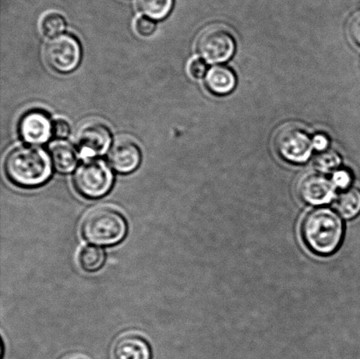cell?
Returning a JSON list of instances; mask_svg holds the SVG:
<instances>
[{"label": "cell", "mask_w": 360, "mask_h": 359, "mask_svg": "<svg viewBox=\"0 0 360 359\" xmlns=\"http://www.w3.org/2000/svg\"><path fill=\"white\" fill-rule=\"evenodd\" d=\"M70 133V126L65 119H58L53 123V136L58 137V139L66 138L69 136Z\"/></svg>", "instance_id": "603a6c76"}, {"label": "cell", "mask_w": 360, "mask_h": 359, "mask_svg": "<svg viewBox=\"0 0 360 359\" xmlns=\"http://www.w3.org/2000/svg\"><path fill=\"white\" fill-rule=\"evenodd\" d=\"M105 261V253L101 248L86 245L81 249L79 254V263L84 272H97L104 266Z\"/></svg>", "instance_id": "2e32d148"}, {"label": "cell", "mask_w": 360, "mask_h": 359, "mask_svg": "<svg viewBox=\"0 0 360 359\" xmlns=\"http://www.w3.org/2000/svg\"><path fill=\"white\" fill-rule=\"evenodd\" d=\"M275 151L282 159L292 164L305 163L311 155L313 140L302 126L288 123L280 126L274 136Z\"/></svg>", "instance_id": "277c9868"}, {"label": "cell", "mask_w": 360, "mask_h": 359, "mask_svg": "<svg viewBox=\"0 0 360 359\" xmlns=\"http://www.w3.org/2000/svg\"><path fill=\"white\" fill-rule=\"evenodd\" d=\"M335 207L345 219H354L360 214V191L357 188L345 189L338 195Z\"/></svg>", "instance_id": "9a60e30c"}, {"label": "cell", "mask_w": 360, "mask_h": 359, "mask_svg": "<svg viewBox=\"0 0 360 359\" xmlns=\"http://www.w3.org/2000/svg\"><path fill=\"white\" fill-rule=\"evenodd\" d=\"M142 153L134 141L121 138L115 141L108 154L111 167L120 174H130L139 168Z\"/></svg>", "instance_id": "8fae6325"}, {"label": "cell", "mask_w": 360, "mask_h": 359, "mask_svg": "<svg viewBox=\"0 0 360 359\" xmlns=\"http://www.w3.org/2000/svg\"><path fill=\"white\" fill-rule=\"evenodd\" d=\"M135 30L141 37H151L157 30V25L154 20L149 17H139L136 20Z\"/></svg>", "instance_id": "ffe728a7"}, {"label": "cell", "mask_w": 360, "mask_h": 359, "mask_svg": "<svg viewBox=\"0 0 360 359\" xmlns=\"http://www.w3.org/2000/svg\"><path fill=\"white\" fill-rule=\"evenodd\" d=\"M189 73L193 79H202L207 73L206 63L200 58H194L189 63Z\"/></svg>", "instance_id": "44dd1931"}, {"label": "cell", "mask_w": 360, "mask_h": 359, "mask_svg": "<svg viewBox=\"0 0 360 359\" xmlns=\"http://www.w3.org/2000/svg\"><path fill=\"white\" fill-rule=\"evenodd\" d=\"M333 182L335 186H338V188L347 189L352 182L350 172L344 170L335 172Z\"/></svg>", "instance_id": "cb8c5ba5"}, {"label": "cell", "mask_w": 360, "mask_h": 359, "mask_svg": "<svg viewBox=\"0 0 360 359\" xmlns=\"http://www.w3.org/2000/svg\"><path fill=\"white\" fill-rule=\"evenodd\" d=\"M315 164L320 170L330 171L341 164V158L333 150H323L316 157Z\"/></svg>", "instance_id": "d6986e66"}, {"label": "cell", "mask_w": 360, "mask_h": 359, "mask_svg": "<svg viewBox=\"0 0 360 359\" xmlns=\"http://www.w3.org/2000/svg\"><path fill=\"white\" fill-rule=\"evenodd\" d=\"M141 11L153 20H162L170 13L174 0H137Z\"/></svg>", "instance_id": "e0dca14e"}, {"label": "cell", "mask_w": 360, "mask_h": 359, "mask_svg": "<svg viewBox=\"0 0 360 359\" xmlns=\"http://www.w3.org/2000/svg\"><path fill=\"white\" fill-rule=\"evenodd\" d=\"M344 224L334 211L326 207L314 209L303 219V242L314 254L328 256L340 249L344 238Z\"/></svg>", "instance_id": "6da1fadb"}, {"label": "cell", "mask_w": 360, "mask_h": 359, "mask_svg": "<svg viewBox=\"0 0 360 359\" xmlns=\"http://www.w3.org/2000/svg\"><path fill=\"white\" fill-rule=\"evenodd\" d=\"M5 171L9 181L20 188H37L51 178V155L35 146H20L7 155Z\"/></svg>", "instance_id": "7a4b0ae2"}, {"label": "cell", "mask_w": 360, "mask_h": 359, "mask_svg": "<svg viewBox=\"0 0 360 359\" xmlns=\"http://www.w3.org/2000/svg\"><path fill=\"white\" fill-rule=\"evenodd\" d=\"M41 33L47 37H56L61 35L66 27L65 19L58 13L45 14L40 23Z\"/></svg>", "instance_id": "ac0fdd59"}, {"label": "cell", "mask_w": 360, "mask_h": 359, "mask_svg": "<svg viewBox=\"0 0 360 359\" xmlns=\"http://www.w3.org/2000/svg\"><path fill=\"white\" fill-rule=\"evenodd\" d=\"M69 359H83V358H69Z\"/></svg>", "instance_id": "484cf974"}, {"label": "cell", "mask_w": 360, "mask_h": 359, "mask_svg": "<svg viewBox=\"0 0 360 359\" xmlns=\"http://www.w3.org/2000/svg\"><path fill=\"white\" fill-rule=\"evenodd\" d=\"M44 56L48 65L56 72H72L80 63L79 41L73 35H58L46 45Z\"/></svg>", "instance_id": "52a82bcc"}, {"label": "cell", "mask_w": 360, "mask_h": 359, "mask_svg": "<svg viewBox=\"0 0 360 359\" xmlns=\"http://www.w3.org/2000/svg\"><path fill=\"white\" fill-rule=\"evenodd\" d=\"M52 164L56 171L69 174L76 168L77 157L75 150L65 142H56L51 146Z\"/></svg>", "instance_id": "5bb4252c"}, {"label": "cell", "mask_w": 360, "mask_h": 359, "mask_svg": "<svg viewBox=\"0 0 360 359\" xmlns=\"http://www.w3.org/2000/svg\"><path fill=\"white\" fill-rule=\"evenodd\" d=\"M236 84L234 72L228 67L218 65L208 70L206 76V86L212 93L227 95L231 93Z\"/></svg>", "instance_id": "4fadbf2b"}, {"label": "cell", "mask_w": 360, "mask_h": 359, "mask_svg": "<svg viewBox=\"0 0 360 359\" xmlns=\"http://www.w3.org/2000/svg\"><path fill=\"white\" fill-rule=\"evenodd\" d=\"M335 185L321 174L311 172L300 179L297 192L303 202L310 205L319 206L330 202L333 198Z\"/></svg>", "instance_id": "9c48e42d"}, {"label": "cell", "mask_w": 360, "mask_h": 359, "mask_svg": "<svg viewBox=\"0 0 360 359\" xmlns=\"http://www.w3.org/2000/svg\"><path fill=\"white\" fill-rule=\"evenodd\" d=\"M128 226L124 217L108 207H98L84 216L81 232L84 239L98 245H114L125 237Z\"/></svg>", "instance_id": "3957f363"}, {"label": "cell", "mask_w": 360, "mask_h": 359, "mask_svg": "<svg viewBox=\"0 0 360 359\" xmlns=\"http://www.w3.org/2000/svg\"><path fill=\"white\" fill-rule=\"evenodd\" d=\"M196 48L201 58L207 62L224 63L234 54L235 39L224 25H211L200 32L197 38Z\"/></svg>", "instance_id": "8992f818"}, {"label": "cell", "mask_w": 360, "mask_h": 359, "mask_svg": "<svg viewBox=\"0 0 360 359\" xmlns=\"http://www.w3.org/2000/svg\"><path fill=\"white\" fill-rule=\"evenodd\" d=\"M114 182L111 169L102 160L91 159L77 167L73 184L79 195L98 199L107 195Z\"/></svg>", "instance_id": "5b68a950"}, {"label": "cell", "mask_w": 360, "mask_h": 359, "mask_svg": "<svg viewBox=\"0 0 360 359\" xmlns=\"http://www.w3.org/2000/svg\"><path fill=\"white\" fill-rule=\"evenodd\" d=\"M348 32L352 41L360 46V12L354 14L349 20Z\"/></svg>", "instance_id": "7402d4cb"}, {"label": "cell", "mask_w": 360, "mask_h": 359, "mask_svg": "<svg viewBox=\"0 0 360 359\" xmlns=\"http://www.w3.org/2000/svg\"><path fill=\"white\" fill-rule=\"evenodd\" d=\"M115 359H150L149 344L139 336L125 335L116 341L114 346Z\"/></svg>", "instance_id": "7c38bea8"}, {"label": "cell", "mask_w": 360, "mask_h": 359, "mask_svg": "<svg viewBox=\"0 0 360 359\" xmlns=\"http://www.w3.org/2000/svg\"><path fill=\"white\" fill-rule=\"evenodd\" d=\"M19 133L21 138L30 144H42L48 142L53 135V123L47 112L32 110L20 119Z\"/></svg>", "instance_id": "30bf717a"}, {"label": "cell", "mask_w": 360, "mask_h": 359, "mask_svg": "<svg viewBox=\"0 0 360 359\" xmlns=\"http://www.w3.org/2000/svg\"><path fill=\"white\" fill-rule=\"evenodd\" d=\"M111 142L110 129L98 119H87L76 132V143L80 152L86 157L103 155L110 146Z\"/></svg>", "instance_id": "ba28073f"}, {"label": "cell", "mask_w": 360, "mask_h": 359, "mask_svg": "<svg viewBox=\"0 0 360 359\" xmlns=\"http://www.w3.org/2000/svg\"><path fill=\"white\" fill-rule=\"evenodd\" d=\"M328 144H329V141H328L326 136L317 135L315 138L313 139V146L315 147L317 150H326Z\"/></svg>", "instance_id": "d4e9b609"}]
</instances>
